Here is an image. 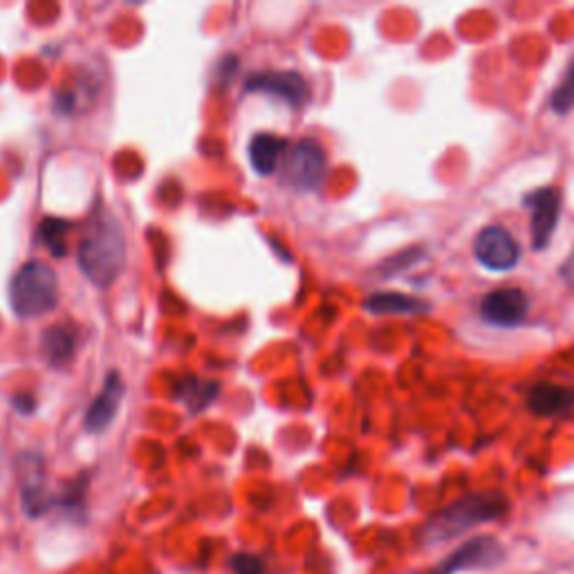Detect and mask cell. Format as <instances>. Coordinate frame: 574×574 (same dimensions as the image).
Segmentation results:
<instances>
[{
	"label": "cell",
	"mask_w": 574,
	"mask_h": 574,
	"mask_svg": "<svg viewBox=\"0 0 574 574\" xmlns=\"http://www.w3.org/2000/svg\"><path fill=\"white\" fill-rule=\"evenodd\" d=\"M126 262V236L120 220L112 213L93 218L86 236L80 243V267L86 279L106 290L120 279Z\"/></svg>",
	"instance_id": "1"
},
{
	"label": "cell",
	"mask_w": 574,
	"mask_h": 574,
	"mask_svg": "<svg viewBox=\"0 0 574 574\" xmlns=\"http://www.w3.org/2000/svg\"><path fill=\"white\" fill-rule=\"evenodd\" d=\"M124 379L120 373H110L103 381L101 391L97 393V398L93 400V404L88 406L86 419H84V427L90 433H101L106 431L112 423L114 417H118L120 404L124 400Z\"/></svg>",
	"instance_id": "10"
},
{
	"label": "cell",
	"mask_w": 574,
	"mask_h": 574,
	"mask_svg": "<svg viewBox=\"0 0 574 574\" xmlns=\"http://www.w3.org/2000/svg\"><path fill=\"white\" fill-rule=\"evenodd\" d=\"M21 472H23V485H21V496H23V510L27 516H41L50 508V493L44 485V465L38 455H23L21 457Z\"/></svg>",
	"instance_id": "11"
},
{
	"label": "cell",
	"mask_w": 574,
	"mask_h": 574,
	"mask_svg": "<svg viewBox=\"0 0 574 574\" xmlns=\"http://www.w3.org/2000/svg\"><path fill=\"white\" fill-rule=\"evenodd\" d=\"M503 559V546L493 537H476L455 548L429 574H461L480 567H493Z\"/></svg>",
	"instance_id": "7"
},
{
	"label": "cell",
	"mask_w": 574,
	"mask_h": 574,
	"mask_svg": "<svg viewBox=\"0 0 574 574\" xmlns=\"http://www.w3.org/2000/svg\"><path fill=\"white\" fill-rule=\"evenodd\" d=\"M12 308L21 319L52 313L59 303V279L44 260H29L14 274L10 285Z\"/></svg>",
	"instance_id": "3"
},
{
	"label": "cell",
	"mask_w": 574,
	"mask_h": 574,
	"mask_svg": "<svg viewBox=\"0 0 574 574\" xmlns=\"http://www.w3.org/2000/svg\"><path fill=\"white\" fill-rule=\"evenodd\" d=\"M474 254L480 265L491 272H508L518 262L521 247L508 229L491 224L478 232L474 241Z\"/></svg>",
	"instance_id": "6"
},
{
	"label": "cell",
	"mask_w": 574,
	"mask_h": 574,
	"mask_svg": "<svg viewBox=\"0 0 574 574\" xmlns=\"http://www.w3.org/2000/svg\"><path fill=\"white\" fill-rule=\"evenodd\" d=\"M218 391H220L218 381H203L196 377H188L184 381V387L180 389V398L191 411L200 413L205 406H209L218 398Z\"/></svg>",
	"instance_id": "16"
},
{
	"label": "cell",
	"mask_w": 574,
	"mask_h": 574,
	"mask_svg": "<svg viewBox=\"0 0 574 574\" xmlns=\"http://www.w3.org/2000/svg\"><path fill=\"white\" fill-rule=\"evenodd\" d=\"M14 406H19L23 415H27V413L34 411V402H32V398H27V395H25L23 400H14Z\"/></svg>",
	"instance_id": "21"
},
{
	"label": "cell",
	"mask_w": 574,
	"mask_h": 574,
	"mask_svg": "<svg viewBox=\"0 0 574 574\" xmlns=\"http://www.w3.org/2000/svg\"><path fill=\"white\" fill-rule=\"evenodd\" d=\"M247 93L272 95L290 103L292 108H301L310 101V86L298 72H262L252 76L247 82Z\"/></svg>",
	"instance_id": "9"
},
{
	"label": "cell",
	"mask_w": 574,
	"mask_h": 574,
	"mask_svg": "<svg viewBox=\"0 0 574 574\" xmlns=\"http://www.w3.org/2000/svg\"><path fill=\"white\" fill-rule=\"evenodd\" d=\"M508 512V499L499 491L469 493L429 518L425 525L427 544H442L476 525L491 523Z\"/></svg>",
	"instance_id": "2"
},
{
	"label": "cell",
	"mask_w": 574,
	"mask_h": 574,
	"mask_svg": "<svg viewBox=\"0 0 574 574\" xmlns=\"http://www.w3.org/2000/svg\"><path fill=\"white\" fill-rule=\"evenodd\" d=\"M41 346H44L46 362L54 368H63L65 364L72 362V357L76 353V337L70 328L54 326V328L46 330Z\"/></svg>",
	"instance_id": "15"
},
{
	"label": "cell",
	"mask_w": 574,
	"mask_h": 574,
	"mask_svg": "<svg viewBox=\"0 0 574 574\" xmlns=\"http://www.w3.org/2000/svg\"><path fill=\"white\" fill-rule=\"evenodd\" d=\"M574 404V391L557 387V384H537L527 393V406L532 413H537L541 417H552L570 411Z\"/></svg>",
	"instance_id": "14"
},
{
	"label": "cell",
	"mask_w": 574,
	"mask_h": 574,
	"mask_svg": "<svg viewBox=\"0 0 574 574\" xmlns=\"http://www.w3.org/2000/svg\"><path fill=\"white\" fill-rule=\"evenodd\" d=\"M523 203L529 209L532 247L534 252H544L550 245L554 229L559 224L561 194L554 186H541V188H534L532 194H527Z\"/></svg>",
	"instance_id": "5"
},
{
	"label": "cell",
	"mask_w": 574,
	"mask_h": 574,
	"mask_svg": "<svg viewBox=\"0 0 574 574\" xmlns=\"http://www.w3.org/2000/svg\"><path fill=\"white\" fill-rule=\"evenodd\" d=\"M232 565L236 574H262V561L252 554H239Z\"/></svg>",
	"instance_id": "20"
},
{
	"label": "cell",
	"mask_w": 574,
	"mask_h": 574,
	"mask_svg": "<svg viewBox=\"0 0 574 574\" xmlns=\"http://www.w3.org/2000/svg\"><path fill=\"white\" fill-rule=\"evenodd\" d=\"M364 308L370 315L406 317V315H425V313H429V303L423 301V298L408 296V294H400V292H377V294H370L364 301Z\"/></svg>",
	"instance_id": "13"
},
{
	"label": "cell",
	"mask_w": 574,
	"mask_h": 574,
	"mask_svg": "<svg viewBox=\"0 0 574 574\" xmlns=\"http://www.w3.org/2000/svg\"><path fill=\"white\" fill-rule=\"evenodd\" d=\"M550 108L557 114H567V112L574 110V59L567 63V68H565V72L561 76V82L552 90Z\"/></svg>",
	"instance_id": "18"
},
{
	"label": "cell",
	"mask_w": 574,
	"mask_h": 574,
	"mask_svg": "<svg viewBox=\"0 0 574 574\" xmlns=\"http://www.w3.org/2000/svg\"><path fill=\"white\" fill-rule=\"evenodd\" d=\"M529 310V298L518 288H503L489 292L483 298L480 317L493 328H516L525 321Z\"/></svg>",
	"instance_id": "8"
},
{
	"label": "cell",
	"mask_w": 574,
	"mask_h": 574,
	"mask_svg": "<svg viewBox=\"0 0 574 574\" xmlns=\"http://www.w3.org/2000/svg\"><path fill=\"white\" fill-rule=\"evenodd\" d=\"M285 139L272 133H258L249 142V160L258 175H272L285 158Z\"/></svg>",
	"instance_id": "12"
},
{
	"label": "cell",
	"mask_w": 574,
	"mask_h": 574,
	"mask_svg": "<svg viewBox=\"0 0 574 574\" xmlns=\"http://www.w3.org/2000/svg\"><path fill=\"white\" fill-rule=\"evenodd\" d=\"M326 150L315 139H301L285 158V180L298 191H315L326 178Z\"/></svg>",
	"instance_id": "4"
},
{
	"label": "cell",
	"mask_w": 574,
	"mask_h": 574,
	"mask_svg": "<svg viewBox=\"0 0 574 574\" xmlns=\"http://www.w3.org/2000/svg\"><path fill=\"white\" fill-rule=\"evenodd\" d=\"M425 258V249L423 247H415V249H406V252H400L398 256H391L389 260H384L379 265L381 270V277H393V274H400L404 270H408V267H413L417 260Z\"/></svg>",
	"instance_id": "19"
},
{
	"label": "cell",
	"mask_w": 574,
	"mask_h": 574,
	"mask_svg": "<svg viewBox=\"0 0 574 574\" xmlns=\"http://www.w3.org/2000/svg\"><path fill=\"white\" fill-rule=\"evenodd\" d=\"M70 232V222L59 218H46L38 224V239L52 252V256H65V239Z\"/></svg>",
	"instance_id": "17"
}]
</instances>
